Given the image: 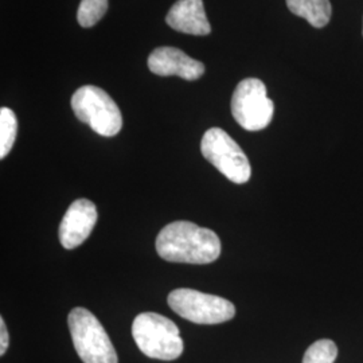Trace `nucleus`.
Listing matches in <instances>:
<instances>
[{"label": "nucleus", "instance_id": "1", "mask_svg": "<svg viewBox=\"0 0 363 363\" xmlns=\"http://www.w3.org/2000/svg\"><path fill=\"white\" fill-rule=\"evenodd\" d=\"M156 250L169 262L210 264L220 257V240L210 229L189 220H177L157 234Z\"/></svg>", "mask_w": 363, "mask_h": 363}, {"label": "nucleus", "instance_id": "2", "mask_svg": "<svg viewBox=\"0 0 363 363\" xmlns=\"http://www.w3.org/2000/svg\"><path fill=\"white\" fill-rule=\"evenodd\" d=\"M132 337L144 355L152 359L174 361L183 352L178 325L160 313H139L132 325Z\"/></svg>", "mask_w": 363, "mask_h": 363}, {"label": "nucleus", "instance_id": "3", "mask_svg": "<svg viewBox=\"0 0 363 363\" xmlns=\"http://www.w3.org/2000/svg\"><path fill=\"white\" fill-rule=\"evenodd\" d=\"M69 331L84 363H117V354L100 320L86 308L76 307L69 316Z\"/></svg>", "mask_w": 363, "mask_h": 363}, {"label": "nucleus", "instance_id": "4", "mask_svg": "<svg viewBox=\"0 0 363 363\" xmlns=\"http://www.w3.org/2000/svg\"><path fill=\"white\" fill-rule=\"evenodd\" d=\"M72 108L79 121L105 138L116 136L123 127V116L113 99L94 85L79 88L72 97Z\"/></svg>", "mask_w": 363, "mask_h": 363}, {"label": "nucleus", "instance_id": "5", "mask_svg": "<svg viewBox=\"0 0 363 363\" xmlns=\"http://www.w3.org/2000/svg\"><path fill=\"white\" fill-rule=\"evenodd\" d=\"M169 306L181 318L196 325H220L235 315L232 301L190 288L174 289L169 295Z\"/></svg>", "mask_w": 363, "mask_h": 363}, {"label": "nucleus", "instance_id": "6", "mask_svg": "<svg viewBox=\"0 0 363 363\" xmlns=\"http://www.w3.org/2000/svg\"><path fill=\"white\" fill-rule=\"evenodd\" d=\"M201 151L205 159L229 181L242 184L250 179L252 167L247 156L225 130H206L201 142Z\"/></svg>", "mask_w": 363, "mask_h": 363}, {"label": "nucleus", "instance_id": "7", "mask_svg": "<svg viewBox=\"0 0 363 363\" xmlns=\"http://www.w3.org/2000/svg\"><path fill=\"white\" fill-rule=\"evenodd\" d=\"M234 120L247 130H264L272 121L274 104L267 96V86L259 78L242 79L232 96Z\"/></svg>", "mask_w": 363, "mask_h": 363}, {"label": "nucleus", "instance_id": "8", "mask_svg": "<svg viewBox=\"0 0 363 363\" xmlns=\"http://www.w3.org/2000/svg\"><path fill=\"white\" fill-rule=\"evenodd\" d=\"M97 222V208L89 199H77L66 210L60 225V241L65 249H76L86 241Z\"/></svg>", "mask_w": 363, "mask_h": 363}, {"label": "nucleus", "instance_id": "9", "mask_svg": "<svg viewBox=\"0 0 363 363\" xmlns=\"http://www.w3.org/2000/svg\"><path fill=\"white\" fill-rule=\"evenodd\" d=\"M148 69L162 77H177L194 81L202 77L205 65L201 61L189 57L177 48H157L148 57Z\"/></svg>", "mask_w": 363, "mask_h": 363}, {"label": "nucleus", "instance_id": "10", "mask_svg": "<svg viewBox=\"0 0 363 363\" xmlns=\"http://www.w3.org/2000/svg\"><path fill=\"white\" fill-rule=\"evenodd\" d=\"M166 22L171 28L190 35H208L211 31L202 0H178L167 13Z\"/></svg>", "mask_w": 363, "mask_h": 363}, {"label": "nucleus", "instance_id": "11", "mask_svg": "<svg viewBox=\"0 0 363 363\" xmlns=\"http://www.w3.org/2000/svg\"><path fill=\"white\" fill-rule=\"evenodd\" d=\"M289 11L306 19L311 26L322 28L327 26L333 7L330 0H286Z\"/></svg>", "mask_w": 363, "mask_h": 363}, {"label": "nucleus", "instance_id": "12", "mask_svg": "<svg viewBox=\"0 0 363 363\" xmlns=\"http://www.w3.org/2000/svg\"><path fill=\"white\" fill-rule=\"evenodd\" d=\"M18 133L16 116L10 108L0 109V157L4 159L10 154Z\"/></svg>", "mask_w": 363, "mask_h": 363}, {"label": "nucleus", "instance_id": "13", "mask_svg": "<svg viewBox=\"0 0 363 363\" xmlns=\"http://www.w3.org/2000/svg\"><path fill=\"white\" fill-rule=\"evenodd\" d=\"M337 357V347L331 339H320L307 349L301 363H334Z\"/></svg>", "mask_w": 363, "mask_h": 363}, {"label": "nucleus", "instance_id": "14", "mask_svg": "<svg viewBox=\"0 0 363 363\" xmlns=\"http://www.w3.org/2000/svg\"><path fill=\"white\" fill-rule=\"evenodd\" d=\"M108 10V0H81L78 7V25L85 28L94 26Z\"/></svg>", "mask_w": 363, "mask_h": 363}, {"label": "nucleus", "instance_id": "15", "mask_svg": "<svg viewBox=\"0 0 363 363\" xmlns=\"http://www.w3.org/2000/svg\"><path fill=\"white\" fill-rule=\"evenodd\" d=\"M9 349V331L4 323V319H0V355H4Z\"/></svg>", "mask_w": 363, "mask_h": 363}]
</instances>
